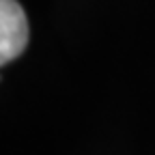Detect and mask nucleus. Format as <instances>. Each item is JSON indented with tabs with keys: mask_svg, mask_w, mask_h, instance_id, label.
I'll use <instances>...</instances> for the list:
<instances>
[{
	"mask_svg": "<svg viewBox=\"0 0 155 155\" xmlns=\"http://www.w3.org/2000/svg\"><path fill=\"white\" fill-rule=\"evenodd\" d=\"M28 45V19L17 0H0V63L7 65Z\"/></svg>",
	"mask_w": 155,
	"mask_h": 155,
	"instance_id": "nucleus-1",
	"label": "nucleus"
}]
</instances>
